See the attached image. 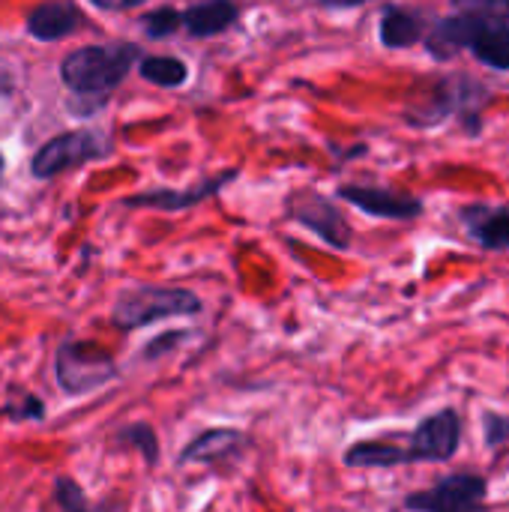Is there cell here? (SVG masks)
Returning <instances> with one entry per match:
<instances>
[{
    "label": "cell",
    "instance_id": "cell-1",
    "mask_svg": "<svg viewBox=\"0 0 509 512\" xmlns=\"http://www.w3.org/2000/svg\"><path fill=\"white\" fill-rule=\"evenodd\" d=\"M492 99V87L468 72H453L435 78L429 96L405 111V120L417 129H432L456 117L471 138L483 132V111Z\"/></svg>",
    "mask_w": 509,
    "mask_h": 512
},
{
    "label": "cell",
    "instance_id": "cell-2",
    "mask_svg": "<svg viewBox=\"0 0 509 512\" xmlns=\"http://www.w3.org/2000/svg\"><path fill=\"white\" fill-rule=\"evenodd\" d=\"M138 48L135 45H87L72 51L63 66L60 75L66 81L69 90H75V96L90 102V111L102 108V102L111 96V90L123 81V75L129 72V66L135 63Z\"/></svg>",
    "mask_w": 509,
    "mask_h": 512
},
{
    "label": "cell",
    "instance_id": "cell-3",
    "mask_svg": "<svg viewBox=\"0 0 509 512\" xmlns=\"http://www.w3.org/2000/svg\"><path fill=\"white\" fill-rule=\"evenodd\" d=\"M201 312V300L189 291L180 288H138L129 291L117 300L111 321L123 330H135L144 324H153L159 318H171V315H195Z\"/></svg>",
    "mask_w": 509,
    "mask_h": 512
},
{
    "label": "cell",
    "instance_id": "cell-4",
    "mask_svg": "<svg viewBox=\"0 0 509 512\" xmlns=\"http://www.w3.org/2000/svg\"><path fill=\"white\" fill-rule=\"evenodd\" d=\"M489 483L480 474H450L432 489L405 498V510L414 512H471L486 507Z\"/></svg>",
    "mask_w": 509,
    "mask_h": 512
},
{
    "label": "cell",
    "instance_id": "cell-5",
    "mask_svg": "<svg viewBox=\"0 0 509 512\" xmlns=\"http://www.w3.org/2000/svg\"><path fill=\"white\" fill-rule=\"evenodd\" d=\"M114 375V360L90 342H66L57 351V381L69 393H90Z\"/></svg>",
    "mask_w": 509,
    "mask_h": 512
},
{
    "label": "cell",
    "instance_id": "cell-6",
    "mask_svg": "<svg viewBox=\"0 0 509 512\" xmlns=\"http://www.w3.org/2000/svg\"><path fill=\"white\" fill-rule=\"evenodd\" d=\"M462 447V417L456 408H441L429 414L411 435V462H450Z\"/></svg>",
    "mask_w": 509,
    "mask_h": 512
},
{
    "label": "cell",
    "instance_id": "cell-7",
    "mask_svg": "<svg viewBox=\"0 0 509 512\" xmlns=\"http://www.w3.org/2000/svg\"><path fill=\"white\" fill-rule=\"evenodd\" d=\"M111 150L108 138L99 132H66L51 138L36 156H33V174L36 177H57L60 171L72 165H84L90 159H99Z\"/></svg>",
    "mask_w": 509,
    "mask_h": 512
},
{
    "label": "cell",
    "instance_id": "cell-8",
    "mask_svg": "<svg viewBox=\"0 0 509 512\" xmlns=\"http://www.w3.org/2000/svg\"><path fill=\"white\" fill-rule=\"evenodd\" d=\"M339 198L348 201L351 207L363 210L366 216L375 219H393V222H411L423 216L426 204L414 195H402L396 189H381V186H342Z\"/></svg>",
    "mask_w": 509,
    "mask_h": 512
},
{
    "label": "cell",
    "instance_id": "cell-9",
    "mask_svg": "<svg viewBox=\"0 0 509 512\" xmlns=\"http://www.w3.org/2000/svg\"><path fill=\"white\" fill-rule=\"evenodd\" d=\"M459 222L465 234L486 252L509 249V201L507 204H489V201L465 204L459 210Z\"/></svg>",
    "mask_w": 509,
    "mask_h": 512
},
{
    "label": "cell",
    "instance_id": "cell-10",
    "mask_svg": "<svg viewBox=\"0 0 509 512\" xmlns=\"http://www.w3.org/2000/svg\"><path fill=\"white\" fill-rule=\"evenodd\" d=\"M480 24H483V18H474L465 12H456L447 18H432L429 30L423 36V45L435 60H453L456 54L471 48Z\"/></svg>",
    "mask_w": 509,
    "mask_h": 512
},
{
    "label": "cell",
    "instance_id": "cell-11",
    "mask_svg": "<svg viewBox=\"0 0 509 512\" xmlns=\"http://www.w3.org/2000/svg\"><path fill=\"white\" fill-rule=\"evenodd\" d=\"M294 216L312 228L321 240H327L333 249H348L351 243V228L345 222V216L339 213V207L321 195H309L306 201H297L294 204Z\"/></svg>",
    "mask_w": 509,
    "mask_h": 512
},
{
    "label": "cell",
    "instance_id": "cell-12",
    "mask_svg": "<svg viewBox=\"0 0 509 512\" xmlns=\"http://www.w3.org/2000/svg\"><path fill=\"white\" fill-rule=\"evenodd\" d=\"M432 18L423 9H411V6H387L381 12V45L384 48H411L417 42H423L426 30H429Z\"/></svg>",
    "mask_w": 509,
    "mask_h": 512
},
{
    "label": "cell",
    "instance_id": "cell-13",
    "mask_svg": "<svg viewBox=\"0 0 509 512\" xmlns=\"http://www.w3.org/2000/svg\"><path fill=\"white\" fill-rule=\"evenodd\" d=\"M78 21H81L78 9L72 3L57 0V3H45V6L33 9L27 15V30L39 42H54V39L69 36L78 27Z\"/></svg>",
    "mask_w": 509,
    "mask_h": 512
},
{
    "label": "cell",
    "instance_id": "cell-14",
    "mask_svg": "<svg viewBox=\"0 0 509 512\" xmlns=\"http://www.w3.org/2000/svg\"><path fill=\"white\" fill-rule=\"evenodd\" d=\"M468 51L477 57V63L495 72H509V24L483 21Z\"/></svg>",
    "mask_w": 509,
    "mask_h": 512
},
{
    "label": "cell",
    "instance_id": "cell-15",
    "mask_svg": "<svg viewBox=\"0 0 509 512\" xmlns=\"http://www.w3.org/2000/svg\"><path fill=\"white\" fill-rule=\"evenodd\" d=\"M237 21V6L231 0H207L180 15V24L192 36H216Z\"/></svg>",
    "mask_w": 509,
    "mask_h": 512
},
{
    "label": "cell",
    "instance_id": "cell-16",
    "mask_svg": "<svg viewBox=\"0 0 509 512\" xmlns=\"http://www.w3.org/2000/svg\"><path fill=\"white\" fill-rule=\"evenodd\" d=\"M348 468H396L411 465L408 447L390 444V441H360L345 453Z\"/></svg>",
    "mask_w": 509,
    "mask_h": 512
},
{
    "label": "cell",
    "instance_id": "cell-17",
    "mask_svg": "<svg viewBox=\"0 0 509 512\" xmlns=\"http://www.w3.org/2000/svg\"><path fill=\"white\" fill-rule=\"evenodd\" d=\"M231 177H234V174H225V177H219V180H207L204 186H195V189H189V192H147V195L132 198L129 204H132V207H165V210L189 207V204L201 201L204 195L216 192V189H219L222 183H228Z\"/></svg>",
    "mask_w": 509,
    "mask_h": 512
},
{
    "label": "cell",
    "instance_id": "cell-18",
    "mask_svg": "<svg viewBox=\"0 0 509 512\" xmlns=\"http://www.w3.org/2000/svg\"><path fill=\"white\" fill-rule=\"evenodd\" d=\"M234 447H240V435L237 432H207L201 435L198 441H192L186 450H183V462H213V459H222L228 456Z\"/></svg>",
    "mask_w": 509,
    "mask_h": 512
},
{
    "label": "cell",
    "instance_id": "cell-19",
    "mask_svg": "<svg viewBox=\"0 0 509 512\" xmlns=\"http://www.w3.org/2000/svg\"><path fill=\"white\" fill-rule=\"evenodd\" d=\"M138 69L147 81H153L159 87H180L189 75L186 63L177 57H144Z\"/></svg>",
    "mask_w": 509,
    "mask_h": 512
},
{
    "label": "cell",
    "instance_id": "cell-20",
    "mask_svg": "<svg viewBox=\"0 0 509 512\" xmlns=\"http://www.w3.org/2000/svg\"><path fill=\"white\" fill-rule=\"evenodd\" d=\"M456 12L483 18V21H504L509 24V0H450Z\"/></svg>",
    "mask_w": 509,
    "mask_h": 512
},
{
    "label": "cell",
    "instance_id": "cell-21",
    "mask_svg": "<svg viewBox=\"0 0 509 512\" xmlns=\"http://www.w3.org/2000/svg\"><path fill=\"white\" fill-rule=\"evenodd\" d=\"M483 441L489 450H501L509 444V414L483 411Z\"/></svg>",
    "mask_w": 509,
    "mask_h": 512
},
{
    "label": "cell",
    "instance_id": "cell-22",
    "mask_svg": "<svg viewBox=\"0 0 509 512\" xmlns=\"http://www.w3.org/2000/svg\"><path fill=\"white\" fill-rule=\"evenodd\" d=\"M177 27H180V15H177L174 9H156V12H150V15L144 18V30H147L150 36H156V39L174 33Z\"/></svg>",
    "mask_w": 509,
    "mask_h": 512
},
{
    "label": "cell",
    "instance_id": "cell-23",
    "mask_svg": "<svg viewBox=\"0 0 509 512\" xmlns=\"http://www.w3.org/2000/svg\"><path fill=\"white\" fill-rule=\"evenodd\" d=\"M120 441H123V444H135V447L147 456V462H156V435H153L147 426H132V429H126V432L120 435Z\"/></svg>",
    "mask_w": 509,
    "mask_h": 512
},
{
    "label": "cell",
    "instance_id": "cell-24",
    "mask_svg": "<svg viewBox=\"0 0 509 512\" xmlns=\"http://www.w3.org/2000/svg\"><path fill=\"white\" fill-rule=\"evenodd\" d=\"M57 501L66 510H81L84 507V498H81L78 486H72L69 480H57Z\"/></svg>",
    "mask_w": 509,
    "mask_h": 512
},
{
    "label": "cell",
    "instance_id": "cell-25",
    "mask_svg": "<svg viewBox=\"0 0 509 512\" xmlns=\"http://www.w3.org/2000/svg\"><path fill=\"white\" fill-rule=\"evenodd\" d=\"M90 3H96L102 9H132V6H138L144 0H90Z\"/></svg>",
    "mask_w": 509,
    "mask_h": 512
},
{
    "label": "cell",
    "instance_id": "cell-26",
    "mask_svg": "<svg viewBox=\"0 0 509 512\" xmlns=\"http://www.w3.org/2000/svg\"><path fill=\"white\" fill-rule=\"evenodd\" d=\"M318 3L327 6V9H354V6H363L369 0H318Z\"/></svg>",
    "mask_w": 509,
    "mask_h": 512
},
{
    "label": "cell",
    "instance_id": "cell-27",
    "mask_svg": "<svg viewBox=\"0 0 509 512\" xmlns=\"http://www.w3.org/2000/svg\"><path fill=\"white\" fill-rule=\"evenodd\" d=\"M0 174H3V156H0Z\"/></svg>",
    "mask_w": 509,
    "mask_h": 512
}]
</instances>
